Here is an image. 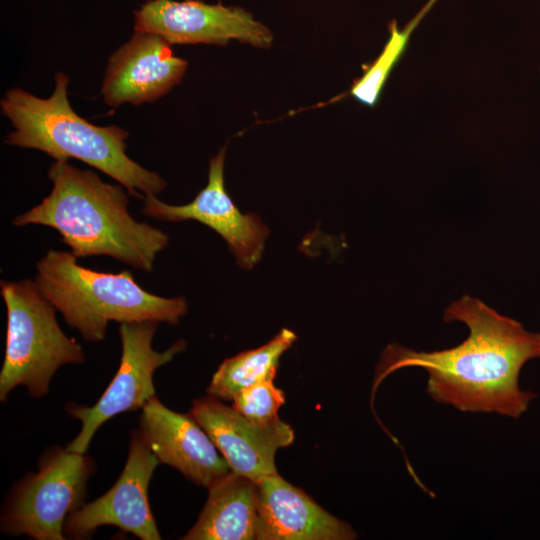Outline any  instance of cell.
<instances>
[{
    "instance_id": "ac0fdd59",
    "label": "cell",
    "mask_w": 540,
    "mask_h": 540,
    "mask_svg": "<svg viewBox=\"0 0 540 540\" xmlns=\"http://www.w3.org/2000/svg\"><path fill=\"white\" fill-rule=\"evenodd\" d=\"M274 378L258 381L237 392L233 408L249 421L266 426L277 422L278 410L285 403L283 390L273 383Z\"/></svg>"
},
{
    "instance_id": "ba28073f",
    "label": "cell",
    "mask_w": 540,
    "mask_h": 540,
    "mask_svg": "<svg viewBox=\"0 0 540 540\" xmlns=\"http://www.w3.org/2000/svg\"><path fill=\"white\" fill-rule=\"evenodd\" d=\"M226 146L210 159L207 185L185 205H170L146 195L143 198V215L164 221L183 222L195 220L216 233L227 243L237 264L251 270L261 259L269 235L267 226L255 213H242L228 195L224 184Z\"/></svg>"
},
{
    "instance_id": "7c38bea8",
    "label": "cell",
    "mask_w": 540,
    "mask_h": 540,
    "mask_svg": "<svg viewBox=\"0 0 540 540\" xmlns=\"http://www.w3.org/2000/svg\"><path fill=\"white\" fill-rule=\"evenodd\" d=\"M187 66V61L175 56L164 38L134 30L131 38L109 57L101 95L111 107L155 101L182 80Z\"/></svg>"
},
{
    "instance_id": "2e32d148",
    "label": "cell",
    "mask_w": 540,
    "mask_h": 540,
    "mask_svg": "<svg viewBox=\"0 0 540 540\" xmlns=\"http://www.w3.org/2000/svg\"><path fill=\"white\" fill-rule=\"evenodd\" d=\"M296 339L293 331L283 328L263 346L225 359L212 376L208 395L218 400H233L240 390L258 381L275 378L281 356Z\"/></svg>"
},
{
    "instance_id": "e0dca14e",
    "label": "cell",
    "mask_w": 540,
    "mask_h": 540,
    "mask_svg": "<svg viewBox=\"0 0 540 540\" xmlns=\"http://www.w3.org/2000/svg\"><path fill=\"white\" fill-rule=\"evenodd\" d=\"M437 1L429 0L402 29L398 28L395 19L388 24L389 38L380 55L365 65L363 75L354 80L349 91L352 97L370 107L377 104L387 79L408 47L413 31Z\"/></svg>"
},
{
    "instance_id": "52a82bcc",
    "label": "cell",
    "mask_w": 540,
    "mask_h": 540,
    "mask_svg": "<svg viewBox=\"0 0 540 540\" xmlns=\"http://www.w3.org/2000/svg\"><path fill=\"white\" fill-rule=\"evenodd\" d=\"M157 328L158 322L155 321L120 324L122 354L113 380L93 406L73 405L67 408L70 416L82 424L67 450L85 453L96 431L107 420L122 412L142 409L156 395L153 384L155 371L186 348V341L178 340L165 351L154 350L152 341Z\"/></svg>"
},
{
    "instance_id": "6da1fadb",
    "label": "cell",
    "mask_w": 540,
    "mask_h": 540,
    "mask_svg": "<svg viewBox=\"0 0 540 540\" xmlns=\"http://www.w3.org/2000/svg\"><path fill=\"white\" fill-rule=\"evenodd\" d=\"M443 319L463 322L469 329L467 338L431 352L387 345L376 366L371 401L389 374L420 367L428 373L426 392L434 401L463 412L520 418L537 398L520 387L519 376L528 361L540 358V333L469 295L452 302Z\"/></svg>"
},
{
    "instance_id": "7a4b0ae2",
    "label": "cell",
    "mask_w": 540,
    "mask_h": 540,
    "mask_svg": "<svg viewBox=\"0 0 540 540\" xmlns=\"http://www.w3.org/2000/svg\"><path fill=\"white\" fill-rule=\"evenodd\" d=\"M49 195L12 225L38 224L55 229L77 258L107 256L150 273L169 244L164 231L137 221L129 212V195L121 184L103 181L68 160L54 161Z\"/></svg>"
},
{
    "instance_id": "8992f818",
    "label": "cell",
    "mask_w": 540,
    "mask_h": 540,
    "mask_svg": "<svg viewBox=\"0 0 540 540\" xmlns=\"http://www.w3.org/2000/svg\"><path fill=\"white\" fill-rule=\"evenodd\" d=\"M92 471V460L85 453L51 450L42 457L38 472L14 489L2 513V530L36 540L65 539V520L83 505Z\"/></svg>"
},
{
    "instance_id": "30bf717a",
    "label": "cell",
    "mask_w": 540,
    "mask_h": 540,
    "mask_svg": "<svg viewBox=\"0 0 540 540\" xmlns=\"http://www.w3.org/2000/svg\"><path fill=\"white\" fill-rule=\"evenodd\" d=\"M158 464L139 434L133 433L125 467L116 483L93 502L70 513L64 534L84 539L98 527L112 525L142 540L161 539L148 499L149 483Z\"/></svg>"
},
{
    "instance_id": "277c9868",
    "label": "cell",
    "mask_w": 540,
    "mask_h": 540,
    "mask_svg": "<svg viewBox=\"0 0 540 540\" xmlns=\"http://www.w3.org/2000/svg\"><path fill=\"white\" fill-rule=\"evenodd\" d=\"M77 259L71 251L49 249L36 263L34 282L65 322L88 342L103 341L111 321L176 325L188 311L184 296L150 293L128 270L100 272L80 265Z\"/></svg>"
},
{
    "instance_id": "4fadbf2b",
    "label": "cell",
    "mask_w": 540,
    "mask_h": 540,
    "mask_svg": "<svg viewBox=\"0 0 540 540\" xmlns=\"http://www.w3.org/2000/svg\"><path fill=\"white\" fill-rule=\"evenodd\" d=\"M137 432L159 463L208 488L231 469L207 432L189 414L172 411L153 396L142 408Z\"/></svg>"
},
{
    "instance_id": "9c48e42d",
    "label": "cell",
    "mask_w": 540,
    "mask_h": 540,
    "mask_svg": "<svg viewBox=\"0 0 540 540\" xmlns=\"http://www.w3.org/2000/svg\"><path fill=\"white\" fill-rule=\"evenodd\" d=\"M134 30L158 34L171 45H225L238 40L269 47L271 31L239 7L200 0H147L134 11Z\"/></svg>"
},
{
    "instance_id": "5b68a950",
    "label": "cell",
    "mask_w": 540,
    "mask_h": 540,
    "mask_svg": "<svg viewBox=\"0 0 540 540\" xmlns=\"http://www.w3.org/2000/svg\"><path fill=\"white\" fill-rule=\"evenodd\" d=\"M7 311L5 357L0 373V400L17 386L33 398L49 392L51 379L63 365L85 361L81 345L60 328L56 308L34 280L0 282Z\"/></svg>"
},
{
    "instance_id": "5bb4252c",
    "label": "cell",
    "mask_w": 540,
    "mask_h": 540,
    "mask_svg": "<svg viewBox=\"0 0 540 540\" xmlns=\"http://www.w3.org/2000/svg\"><path fill=\"white\" fill-rule=\"evenodd\" d=\"M257 540H352L351 526L278 473L257 483Z\"/></svg>"
},
{
    "instance_id": "9a60e30c",
    "label": "cell",
    "mask_w": 540,
    "mask_h": 540,
    "mask_svg": "<svg viewBox=\"0 0 540 540\" xmlns=\"http://www.w3.org/2000/svg\"><path fill=\"white\" fill-rule=\"evenodd\" d=\"M208 491V499L197 522L182 539H256L257 483L230 471L214 481Z\"/></svg>"
},
{
    "instance_id": "3957f363",
    "label": "cell",
    "mask_w": 540,
    "mask_h": 540,
    "mask_svg": "<svg viewBox=\"0 0 540 540\" xmlns=\"http://www.w3.org/2000/svg\"><path fill=\"white\" fill-rule=\"evenodd\" d=\"M48 98L21 88L6 92L1 112L13 130L4 143L35 149L54 161L80 160L110 176L137 199L161 194L166 181L126 153L129 132L117 125L97 126L78 115L68 99L69 77L59 72Z\"/></svg>"
},
{
    "instance_id": "8fae6325",
    "label": "cell",
    "mask_w": 540,
    "mask_h": 540,
    "mask_svg": "<svg viewBox=\"0 0 540 540\" xmlns=\"http://www.w3.org/2000/svg\"><path fill=\"white\" fill-rule=\"evenodd\" d=\"M190 415L207 432L231 471L258 483L277 473L276 452L294 441L291 426L281 420L257 425L213 397L193 402Z\"/></svg>"
}]
</instances>
